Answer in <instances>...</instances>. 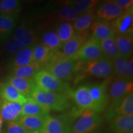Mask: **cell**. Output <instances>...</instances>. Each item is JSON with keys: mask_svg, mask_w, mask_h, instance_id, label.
Wrapping results in <instances>:
<instances>
[{"mask_svg": "<svg viewBox=\"0 0 133 133\" xmlns=\"http://www.w3.org/2000/svg\"><path fill=\"white\" fill-rule=\"evenodd\" d=\"M80 63L72 58L66 57L59 51L54 53L44 69L57 79L66 82L72 79Z\"/></svg>", "mask_w": 133, "mask_h": 133, "instance_id": "cell-1", "label": "cell"}, {"mask_svg": "<svg viewBox=\"0 0 133 133\" xmlns=\"http://www.w3.org/2000/svg\"><path fill=\"white\" fill-rule=\"evenodd\" d=\"M30 97L49 112H63L71 107V99L69 94L48 92L34 88Z\"/></svg>", "mask_w": 133, "mask_h": 133, "instance_id": "cell-2", "label": "cell"}, {"mask_svg": "<svg viewBox=\"0 0 133 133\" xmlns=\"http://www.w3.org/2000/svg\"><path fill=\"white\" fill-rule=\"evenodd\" d=\"M33 79L35 86L41 90L64 94H69L71 90L67 83L57 79L44 68Z\"/></svg>", "mask_w": 133, "mask_h": 133, "instance_id": "cell-3", "label": "cell"}, {"mask_svg": "<svg viewBox=\"0 0 133 133\" xmlns=\"http://www.w3.org/2000/svg\"><path fill=\"white\" fill-rule=\"evenodd\" d=\"M102 124V118L99 113L86 110L72 126L71 133H98Z\"/></svg>", "mask_w": 133, "mask_h": 133, "instance_id": "cell-4", "label": "cell"}, {"mask_svg": "<svg viewBox=\"0 0 133 133\" xmlns=\"http://www.w3.org/2000/svg\"><path fill=\"white\" fill-rule=\"evenodd\" d=\"M103 57L100 41L91 35L88 38L72 59L77 62L86 64Z\"/></svg>", "mask_w": 133, "mask_h": 133, "instance_id": "cell-5", "label": "cell"}, {"mask_svg": "<svg viewBox=\"0 0 133 133\" xmlns=\"http://www.w3.org/2000/svg\"><path fill=\"white\" fill-rule=\"evenodd\" d=\"M92 98L94 112L99 113L105 110L109 102V96L107 93V86L105 83H93L88 84Z\"/></svg>", "mask_w": 133, "mask_h": 133, "instance_id": "cell-6", "label": "cell"}, {"mask_svg": "<svg viewBox=\"0 0 133 133\" xmlns=\"http://www.w3.org/2000/svg\"><path fill=\"white\" fill-rule=\"evenodd\" d=\"M113 71L112 61L103 57L85 64L83 73L98 78L109 77Z\"/></svg>", "mask_w": 133, "mask_h": 133, "instance_id": "cell-7", "label": "cell"}, {"mask_svg": "<svg viewBox=\"0 0 133 133\" xmlns=\"http://www.w3.org/2000/svg\"><path fill=\"white\" fill-rule=\"evenodd\" d=\"M114 36L132 35L133 6L110 22Z\"/></svg>", "mask_w": 133, "mask_h": 133, "instance_id": "cell-8", "label": "cell"}, {"mask_svg": "<svg viewBox=\"0 0 133 133\" xmlns=\"http://www.w3.org/2000/svg\"><path fill=\"white\" fill-rule=\"evenodd\" d=\"M69 95L76 104L75 107L79 110L82 112L86 110L94 111V105L88 84L81 85L75 90H70Z\"/></svg>", "mask_w": 133, "mask_h": 133, "instance_id": "cell-9", "label": "cell"}, {"mask_svg": "<svg viewBox=\"0 0 133 133\" xmlns=\"http://www.w3.org/2000/svg\"><path fill=\"white\" fill-rule=\"evenodd\" d=\"M133 94H128L123 99L113 103L106 115L108 121L116 116L133 115Z\"/></svg>", "mask_w": 133, "mask_h": 133, "instance_id": "cell-10", "label": "cell"}, {"mask_svg": "<svg viewBox=\"0 0 133 133\" xmlns=\"http://www.w3.org/2000/svg\"><path fill=\"white\" fill-rule=\"evenodd\" d=\"M132 81L119 77L113 83L110 88L109 97L115 103L132 93Z\"/></svg>", "mask_w": 133, "mask_h": 133, "instance_id": "cell-11", "label": "cell"}, {"mask_svg": "<svg viewBox=\"0 0 133 133\" xmlns=\"http://www.w3.org/2000/svg\"><path fill=\"white\" fill-rule=\"evenodd\" d=\"M71 124L59 116L54 117L49 115L46 117L40 132L41 133H71Z\"/></svg>", "mask_w": 133, "mask_h": 133, "instance_id": "cell-12", "label": "cell"}, {"mask_svg": "<svg viewBox=\"0 0 133 133\" xmlns=\"http://www.w3.org/2000/svg\"><path fill=\"white\" fill-rule=\"evenodd\" d=\"M22 103L8 102L1 98L0 116L1 118L7 123L17 121L21 118Z\"/></svg>", "mask_w": 133, "mask_h": 133, "instance_id": "cell-13", "label": "cell"}, {"mask_svg": "<svg viewBox=\"0 0 133 133\" xmlns=\"http://www.w3.org/2000/svg\"><path fill=\"white\" fill-rule=\"evenodd\" d=\"M124 11V10L119 8L114 1H105L100 3L97 6L96 16L97 19L109 22L114 21L123 14Z\"/></svg>", "mask_w": 133, "mask_h": 133, "instance_id": "cell-14", "label": "cell"}, {"mask_svg": "<svg viewBox=\"0 0 133 133\" xmlns=\"http://www.w3.org/2000/svg\"><path fill=\"white\" fill-rule=\"evenodd\" d=\"M4 82L9 83L12 86L26 99L30 97L31 92L35 87L33 78H24L8 75L4 77Z\"/></svg>", "mask_w": 133, "mask_h": 133, "instance_id": "cell-15", "label": "cell"}, {"mask_svg": "<svg viewBox=\"0 0 133 133\" xmlns=\"http://www.w3.org/2000/svg\"><path fill=\"white\" fill-rule=\"evenodd\" d=\"M88 37V31L76 32L71 39L62 44L61 48L62 49V54L66 57L73 58Z\"/></svg>", "mask_w": 133, "mask_h": 133, "instance_id": "cell-16", "label": "cell"}, {"mask_svg": "<svg viewBox=\"0 0 133 133\" xmlns=\"http://www.w3.org/2000/svg\"><path fill=\"white\" fill-rule=\"evenodd\" d=\"M17 15L0 14V44L6 42L15 30Z\"/></svg>", "mask_w": 133, "mask_h": 133, "instance_id": "cell-17", "label": "cell"}, {"mask_svg": "<svg viewBox=\"0 0 133 133\" xmlns=\"http://www.w3.org/2000/svg\"><path fill=\"white\" fill-rule=\"evenodd\" d=\"M33 46L26 47L17 52L14 57L8 61V69H12L30 64L33 62Z\"/></svg>", "mask_w": 133, "mask_h": 133, "instance_id": "cell-18", "label": "cell"}, {"mask_svg": "<svg viewBox=\"0 0 133 133\" xmlns=\"http://www.w3.org/2000/svg\"><path fill=\"white\" fill-rule=\"evenodd\" d=\"M109 125L115 133H133V115L119 116L109 120Z\"/></svg>", "mask_w": 133, "mask_h": 133, "instance_id": "cell-19", "label": "cell"}, {"mask_svg": "<svg viewBox=\"0 0 133 133\" xmlns=\"http://www.w3.org/2000/svg\"><path fill=\"white\" fill-rule=\"evenodd\" d=\"M91 31L92 35L99 41L114 36L110 22L104 20H96L91 26Z\"/></svg>", "mask_w": 133, "mask_h": 133, "instance_id": "cell-20", "label": "cell"}, {"mask_svg": "<svg viewBox=\"0 0 133 133\" xmlns=\"http://www.w3.org/2000/svg\"><path fill=\"white\" fill-rule=\"evenodd\" d=\"M13 38L22 43L25 48L36 44L34 32L26 24H22L15 29Z\"/></svg>", "mask_w": 133, "mask_h": 133, "instance_id": "cell-21", "label": "cell"}, {"mask_svg": "<svg viewBox=\"0 0 133 133\" xmlns=\"http://www.w3.org/2000/svg\"><path fill=\"white\" fill-rule=\"evenodd\" d=\"M44 68L42 65L32 62L26 65L9 70V75L24 78H33L36 74Z\"/></svg>", "mask_w": 133, "mask_h": 133, "instance_id": "cell-22", "label": "cell"}, {"mask_svg": "<svg viewBox=\"0 0 133 133\" xmlns=\"http://www.w3.org/2000/svg\"><path fill=\"white\" fill-rule=\"evenodd\" d=\"M0 96L1 99L8 102H17L22 104H24L27 99L16 88L4 81L0 83Z\"/></svg>", "mask_w": 133, "mask_h": 133, "instance_id": "cell-23", "label": "cell"}, {"mask_svg": "<svg viewBox=\"0 0 133 133\" xmlns=\"http://www.w3.org/2000/svg\"><path fill=\"white\" fill-rule=\"evenodd\" d=\"M49 112L32 98L30 97L23 104L21 117L25 116H46L49 115Z\"/></svg>", "mask_w": 133, "mask_h": 133, "instance_id": "cell-24", "label": "cell"}, {"mask_svg": "<svg viewBox=\"0 0 133 133\" xmlns=\"http://www.w3.org/2000/svg\"><path fill=\"white\" fill-rule=\"evenodd\" d=\"M47 116L48 115L25 116L21 117L18 121L29 132L40 131Z\"/></svg>", "mask_w": 133, "mask_h": 133, "instance_id": "cell-25", "label": "cell"}, {"mask_svg": "<svg viewBox=\"0 0 133 133\" xmlns=\"http://www.w3.org/2000/svg\"><path fill=\"white\" fill-rule=\"evenodd\" d=\"M118 54L124 57L129 58L132 52V35L114 36Z\"/></svg>", "mask_w": 133, "mask_h": 133, "instance_id": "cell-26", "label": "cell"}, {"mask_svg": "<svg viewBox=\"0 0 133 133\" xmlns=\"http://www.w3.org/2000/svg\"><path fill=\"white\" fill-rule=\"evenodd\" d=\"M54 53L42 43L35 44L33 49V61L44 66L51 59Z\"/></svg>", "mask_w": 133, "mask_h": 133, "instance_id": "cell-27", "label": "cell"}, {"mask_svg": "<svg viewBox=\"0 0 133 133\" xmlns=\"http://www.w3.org/2000/svg\"><path fill=\"white\" fill-rule=\"evenodd\" d=\"M98 2L96 0H75L68 1L66 4L74 8L80 15L94 12Z\"/></svg>", "mask_w": 133, "mask_h": 133, "instance_id": "cell-28", "label": "cell"}, {"mask_svg": "<svg viewBox=\"0 0 133 133\" xmlns=\"http://www.w3.org/2000/svg\"><path fill=\"white\" fill-rule=\"evenodd\" d=\"M96 14L94 12L81 14L74 21V28L76 32H83L88 31L96 21Z\"/></svg>", "mask_w": 133, "mask_h": 133, "instance_id": "cell-29", "label": "cell"}, {"mask_svg": "<svg viewBox=\"0 0 133 133\" xmlns=\"http://www.w3.org/2000/svg\"><path fill=\"white\" fill-rule=\"evenodd\" d=\"M41 41L42 44L54 52L59 51L63 44L58 37L57 33L53 30L47 31L43 33L41 36Z\"/></svg>", "mask_w": 133, "mask_h": 133, "instance_id": "cell-30", "label": "cell"}, {"mask_svg": "<svg viewBox=\"0 0 133 133\" xmlns=\"http://www.w3.org/2000/svg\"><path fill=\"white\" fill-rule=\"evenodd\" d=\"M100 43L104 57L112 61L119 54L114 36L107 38L104 41H100Z\"/></svg>", "mask_w": 133, "mask_h": 133, "instance_id": "cell-31", "label": "cell"}, {"mask_svg": "<svg viewBox=\"0 0 133 133\" xmlns=\"http://www.w3.org/2000/svg\"><path fill=\"white\" fill-rule=\"evenodd\" d=\"M56 33L60 40L64 44L74 36L76 31L71 23L64 22L57 26Z\"/></svg>", "mask_w": 133, "mask_h": 133, "instance_id": "cell-32", "label": "cell"}, {"mask_svg": "<svg viewBox=\"0 0 133 133\" xmlns=\"http://www.w3.org/2000/svg\"><path fill=\"white\" fill-rule=\"evenodd\" d=\"M21 9V4L17 0H4L3 1L1 14L19 15Z\"/></svg>", "mask_w": 133, "mask_h": 133, "instance_id": "cell-33", "label": "cell"}, {"mask_svg": "<svg viewBox=\"0 0 133 133\" xmlns=\"http://www.w3.org/2000/svg\"><path fill=\"white\" fill-rule=\"evenodd\" d=\"M79 14L71 6L66 4L60 9L58 16L60 19L66 22H72L78 17Z\"/></svg>", "mask_w": 133, "mask_h": 133, "instance_id": "cell-34", "label": "cell"}, {"mask_svg": "<svg viewBox=\"0 0 133 133\" xmlns=\"http://www.w3.org/2000/svg\"><path fill=\"white\" fill-rule=\"evenodd\" d=\"M129 58L124 57L118 54L115 59L112 61L113 65V71L119 76V77L123 76L124 70L128 61Z\"/></svg>", "mask_w": 133, "mask_h": 133, "instance_id": "cell-35", "label": "cell"}, {"mask_svg": "<svg viewBox=\"0 0 133 133\" xmlns=\"http://www.w3.org/2000/svg\"><path fill=\"white\" fill-rule=\"evenodd\" d=\"M24 44L19 41L17 40L15 38H12L6 41L4 46V49L6 52L14 54L19 52L22 49L25 48Z\"/></svg>", "mask_w": 133, "mask_h": 133, "instance_id": "cell-36", "label": "cell"}, {"mask_svg": "<svg viewBox=\"0 0 133 133\" xmlns=\"http://www.w3.org/2000/svg\"><path fill=\"white\" fill-rule=\"evenodd\" d=\"M3 133H30L21 125L19 121L8 123L5 126Z\"/></svg>", "mask_w": 133, "mask_h": 133, "instance_id": "cell-37", "label": "cell"}, {"mask_svg": "<svg viewBox=\"0 0 133 133\" xmlns=\"http://www.w3.org/2000/svg\"><path fill=\"white\" fill-rule=\"evenodd\" d=\"M133 76V60L132 57H129L126 64L125 70L122 78L132 81Z\"/></svg>", "mask_w": 133, "mask_h": 133, "instance_id": "cell-38", "label": "cell"}, {"mask_svg": "<svg viewBox=\"0 0 133 133\" xmlns=\"http://www.w3.org/2000/svg\"><path fill=\"white\" fill-rule=\"evenodd\" d=\"M114 2L116 4L123 10H127L132 7V0H115Z\"/></svg>", "mask_w": 133, "mask_h": 133, "instance_id": "cell-39", "label": "cell"}, {"mask_svg": "<svg viewBox=\"0 0 133 133\" xmlns=\"http://www.w3.org/2000/svg\"><path fill=\"white\" fill-rule=\"evenodd\" d=\"M2 124H3V119L0 116V133H1V129H2Z\"/></svg>", "mask_w": 133, "mask_h": 133, "instance_id": "cell-40", "label": "cell"}, {"mask_svg": "<svg viewBox=\"0 0 133 133\" xmlns=\"http://www.w3.org/2000/svg\"><path fill=\"white\" fill-rule=\"evenodd\" d=\"M2 3H3V1H1V0H0V14H1V7H2Z\"/></svg>", "mask_w": 133, "mask_h": 133, "instance_id": "cell-41", "label": "cell"}, {"mask_svg": "<svg viewBox=\"0 0 133 133\" xmlns=\"http://www.w3.org/2000/svg\"><path fill=\"white\" fill-rule=\"evenodd\" d=\"M30 133H41L40 131H35V132H30Z\"/></svg>", "mask_w": 133, "mask_h": 133, "instance_id": "cell-42", "label": "cell"}, {"mask_svg": "<svg viewBox=\"0 0 133 133\" xmlns=\"http://www.w3.org/2000/svg\"><path fill=\"white\" fill-rule=\"evenodd\" d=\"M0 106H1V96H0Z\"/></svg>", "mask_w": 133, "mask_h": 133, "instance_id": "cell-43", "label": "cell"}]
</instances>
